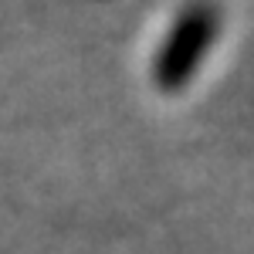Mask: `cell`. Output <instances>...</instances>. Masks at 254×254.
I'll return each instance as SVG.
<instances>
[{
    "mask_svg": "<svg viewBox=\"0 0 254 254\" xmlns=\"http://www.w3.org/2000/svg\"><path fill=\"white\" fill-rule=\"evenodd\" d=\"M217 34H220V10L214 3L210 0L187 3L159 44L153 61V81L163 92H183L217 44Z\"/></svg>",
    "mask_w": 254,
    "mask_h": 254,
    "instance_id": "cell-1",
    "label": "cell"
}]
</instances>
